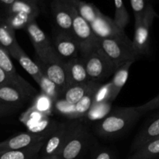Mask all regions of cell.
<instances>
[{
    "label": "cell",
    "mask_w": 159,
    "mask_h": 159,
    "mask_svg": "<svg viewBox=\"0 0 159 159\" xmlns=\"http://www.w3.org/2000/svg\"><path fill=\"white\" fill-rule=\"evenodd\" d=\"M143 115L138 106L120 107L99 120L95 126V132L99 138H115L127 131Z\"/></svg>",
    "instance_id": "cell-1"
},
{
    "label": "cell",
    "mask_w": 159,
    "mask_h": 159,
    "mask_svg": "<svg viewBox=\"0 0 159 159\" xmlns=\"http://www.w3.org/2000/svg\"><path fill=\"white\" fill-rule=\"evenodd\" d=\"M96 139L85 123L75 120L74 125L58 155L61 159H79L94 146Z\"/></svg>",
    "instance_id": "cell-2"
},
{
    "label": "cell",
    "mask_w": 159,
    "mask_h": 159,
    "mask_svg": "<svg viewBox=\"0 0 159 159\" xmlns=\"http://www.w3.org/2000/svg\"><path fill=\"white\" fill-rule=\"evenodd\" d=\"M96 47L110 61L115 70L127 62H135L139 58L129 37L98 38Z\"/></svg>",
    "instance_id": "cell-3"
},
{
    "label": "cell",
    "mask_w": 159,
    "mask_h": 159,
    "mask_svg": "<svg viewBox=\"0 0 159 159\" xmlns=\"http://www.w3.org/2000/svg\"><path fill=\"white\" fill-rule=\"evenodd\" d=\"M39 5L37 0H16L8 12L6 20L15 30L26 29L40 14Z\"/></svg>",
    "instance_id": "cell-4"
},
{
    "label": "cell",
    "mask_w": 159,
    "mask_h": 159,
    "mask_svg": "<svg viewBox=\"0 0 159 159\" xmlns=\"http://www.w3.org/2000/svg\"><path fill=\"white\" fill-rule=\"evenodd\" d=\"M153 6L148 2L145 12L141 21L135 23L134 35L132 44L138 57L147 56L150 54V31L154 20L158 17Z\"/></svg>",
    "instance_id": "cell-5"
},
{
    "label": "cell",
    "mask_w": 159,
    "mask_h": 159,
    "mask_svg": "<svg viewBox=\"0 0 159 159\" xmlns=\"http://www.w3.org/2000/svg\"><path fill=\"white\" fill-rule=\"evenodd\" d=\"M81 57L85 65L89 80L91 82L101 83L116 71L110 61L97 47Z\"/></svg>",
    "instance_id": "cell-6"
},
{
    "label": "cell",
    "mask_w": 159,
    "mask_h": 159,
    "mask_svg": "<svg viewBox=\"0 0 159 159\" xmlns=\"http://www.w3.org/2000/svg\"><path fill=\"white\" fill-rule=\"evenodd\" d=\"M26 30L35 50L37 60L41 62H47L61 58L56 53L52 42L38 26L37 20L30 23L26 26Z\"/></svg>",
    "instance_id": "cell-7"
},
{
    "label": "cell",
    "mask_w": 159,
    "mask_h": 159,
    "mask_svg": "<svg viewBox=\"0 0 159 159\" xmlns=\"http://www.w3.org/2000/svg\"><path fill=\"white\" fill-rule=\"evenodd\" d=\"M71 33L79 46V57H83L96 48L97 37L95 35L89 23L78 13L75 8Z\"/></svg>",
    "instance_id": "cell-8"
},
{
    "label": "cell",
    "mask_w": 159,
    "mask_h": 159,
    "mask_svg": "<svg viewBox=\"0 0 159 159\" xmlns=\"http://www.w3.org/2000/svg\"><path fill=\"white\" fill-rule=\"evenodd\" d=\"M75 120L57 123L55 128L47 138L39 153L40 159L58 155L72 129Z\"/></svg>",
    "instance_id": "cell-9"
},
{
    "label": "cell",
    "mask_w": 159,
    "mask_h": 159,
    "mask_svg": "<svg viewBox=\"0 0 159 159\" xmlns=\"http://www.w3.org/2000/svg\"><path fill=\"white\" fill-rule=\"evenodd\" d=\"M37 96V91L30 84H9L0 86V104L22 107Z\"/></svg>",
    "instance_id": "cell-10"
},
{
    "label": "cell",
    "mask_w": 159,
    "mask_h": 159,
    "mask_svg": "<svg viewBox=\"0 0 159 159\" xmlns=\"http://www.w3.org/2000/svg\"><path fill=\"white\" fill-rule=\"evenodd\" d=\"M37 63L43 74L56 85L60 95H61L65 89L69 85L65 61L61 58L47 62H41L37 60Z\"/></svg>",
    "instance_id": "cell-11"
},
{
    "label": "cell",
    "mask_w": 159,
    "mask_h": 159,
    "mask_svg": "<svg viewBox=\"0 0 159 159\" xmlns=\"http://www.w3.org/2000/svg\"><path fill=\"white\" fill-rule=\"evenodd\" d=\"M51 10L58 31L72 34L73 6L67 0H51Z\"/></svg>",
    "instance_id": "cell-12"
},
{
    "label": "cell",
    "mask_w": 159,
    "mask_h": 159,
    "mask_svg": "<svg viewBox=\"0 0 159 159\" xmlns=\"http://www.w3.org/2000/svg\"><path fill=\"white\" fill-rule=\"evenodd\" d=\"M51 133L36 134L28 131L18 134L0 142V151L20 150L33 147L38 143L47 140Z\"/></svg>",
    "instance_id": "cell-13"
},
{
    "label": "cell",
    "mask_w": 159,
    "mask_h": 159,
    "mask_svg": "<svg viewBox=\"0 0 159 159\" xmlns=\"http://www.w3.org/2000/svg\"><path fill=\"white\" fill-rule=\"evenodd\" d=\"M97 38H127L124 30L116 24L113 19L100 13L90 24Z\"/></svg>",
    "instance_id": "cell-14"
},
{
    "label": "cell",
    "mask_w": 159,
    "mask_h": 159,
    "mask_svg": "<svg viewBox=\"0 0 159 159\" xmlns=\"http://www.w3.org/2000/svg\"><path fill=\"white\" fill-rule=\"evenodd\" d=\"M52 43L57 55L65 61L79 57V46L72 34L58 31Z\"/></svg>",
    "instance_id": "cell-15"
},
{
    "label": "cell",
    "mask_w": 159,
    "mask_h": 159,
    "mask_svg": "<svg viewBox=\"0 0 159 159\" xmlns=\"http://www.w3.org/2000/svg\"><path fill=\"white\" fill-rule=\"evenodd\" d=\"M102 83H97L91 81L85 83L70 85L61 93L59 99H62L64 102L68 105H75L78 103L81 99L86 96L89 93L99 88Z\"/></svg>",
    "instance_id": "cell-16"
},
{
    "label": "cell",
    "mask_w": 159,
    "mask_h": 159,
    "mask_svg": "<svg viewBox=\"0 0 159 159\" xmlns=\"http://www.w3.org/2000/svg\"><path fill=\"white\" fill-rule=\"evenodd\" d=\"M9 55L19 62L22 68L33 78V79L37 83L40 81L42 76L43 75L41 69L37 65V62L34 61L26 54V53L23 51V49L20 46V44H18L13 48V50L9 53Z\"/></svg>",
    "instance_id": "cell-17"
},
{
    "label": "cell",
    "mask_w": 159,
    "mask_h": 159,
    "mask_svg": "<svg viewBox=\"0 0 159 159\" xmlns=\"http://www.w3.org/2000/svg\"><path fill=\"white\" fill-rule=\"evenodd\" d=\"M157 138H159V115L153 120L146 124L136 135L130 146V153H133L149 141Z\"/></svg>",
    "instance_id": "cell-18"
},
{
    "label": "cell",
    "mask_w": 159,
    "mask_h": 159,
    "mask_svg": "<svg viewBox=\"0 0 159 159\" xmlns=\"http://www.w3.org/2000/svg\"><path fill=\"white\" fill-rule=\"evenodd\" d=\"M65 66L69 85L85 83L89 81L85 65L81 57L65 61Z\"/></svg>",
    "instance_id": "cell-19"
},
{
    "label": "cell",
    "mask_w": 159,
    "mask_h": 159,
    "mask_svg": "<svg viewBox=\"0 0 159 159\" xmlns=\"http://www.w3.org/2000/svg\"><path fill=\"white\" fill-rule=\"evenodd\" d=\"M134 63V61H129L124 64V65L117 68L113 74V79L110 82V96H111L112 102L116 99L121 89L125 85L129 77V71Z\"/></svg>",
    "instance_id": "cell-20"
},
{
    "label": "cell",
    "mask_w": 159,
    "mask_h": 159,
    "mask_svg": "<svg viewBox=\"0 0 159 159\" xmlns=\"http://www.w3.org/2000/svg\"><path fill=\"white\" fill-rule=\"evenodd\" d=\"M45 141L26 149L0 151V159H37Z\"/></svg>",
    "instance_id": "cell-21"
},
{
    "label": "cell",
    "mask_w": 159,
    "mask_h": 159,
    "mask_svg": "<svg viewBox=\"0 0 159 159\" xmlns=\"http://www.w3.org/2000/svg\"><path fill=\"white\" fill-rule=\"evenodd\" d=\"M78 13L89 24H91L100 13V10L93 3H89L82 0H67Z\"/></svg>",
    "instance_id": "cell-22"
},
{
    "label": "cell",
    "mask_w": 159,
    "mask_h": 159,
    "mask_svg": "<svg viewBox=\"0 0 159 159\" xmlns=\"http://www.w3.org/2000/svg\"><path fill=\"white\" fill-rule=\"evenodd\" d=\"M15 30L6 20H0V46L9 53L18 45Z\"/></svg>",
    "instance_id": "cell-23"
},
{
    "label": "cell",
    "mask_w": 159,
    "mask_h": 159,
    "mask_svg": "<svg viewBox=\"0 0 159 159\" xmlns=\"http://www.w3.org/2000/svg\"><path fill=\"white\" fill-rule=\"evenodd\" d=\"M159 138L149 141L130 154L127 159H158Z\"/></svg>",
    "instance_id": "cell-24"
},
{
    "label": "cell",
    "mask_w": 159,
    "mask_h": 159,
    "mask_svg": "<svg viewBox=\"0 0 159 159\" xmlns=\"http://www.w3.org/2000/svg\"><path fill=\"white\" fill-rule=\"evenodd\" d=\"M0 68L15 82L18 83L26 82V81L16 72L9 52L1 46H0Z\"/></svg>",
    "instance_id": "cell-25"
},
{
    "label": "cell",
    "mask_w": 159,
    "mask_h": 159,
    "mask_svg": "<svg viewBox=\"0 0 159 159\" xmlns=\"http://www.w3.org/2000/svg\"><path fill=\"white\" fill-rule=\"evenodd\" d=\"M115 6V13L113 20L119 27L124 30L130 22V16L124 5V0H113Z\"/></svg>",
    "instance_id": "cell-26"
},
{
    "label": "cell",
    "mask_w": 159,
    "mask_h": 159,
    "mask_svg": "<svg viewBox=\"0 0 159 159\" xmlns=\"http://www.w3.org/2000/svg\"><path fill=\"white\" fill-rule=\"evenodd\" d=\"M37 85L40 86L41 93L49 97L54 102L60 97V93L56 85L52 82H51L44 75L37 82Z\"/></svg>",
    "instance_id": "cell-27"
},
{
    "label": "cell",
    "mask_w": 159,
    "mask_h": 159,
    "mask_svg": "<svg viewBox=\"0 0 159 159\" xmlns=\"http://www.w3.org/2000/svg\"><path fill=\"white\" fill-rule=\"evenodd\" d=\"M111 102H104L98 105L92 106L89 111L87 113V118L90 120H97L105 117L110 113L111 110Z\"/></svg>",
    "instance_id": "cell-28"
},
{
    "label": "cell",
    "mask_w": 159,
    "mask_h": 159,
    "mask_svg": "<svg viewBox=\"0 0 159 159\" xmlns=\"http://www.w3.org/2000/svg\"><path fill=\"white\" fill-rule=\"evenodd\" d=\"M54 103V102L49 97L43 95V93H40V95L36 96L32 107L40 113H43L48 116L52 111Z\"/></svg>",
    "instance_id": "cell-29"
},
{
    "label": "cell",
    "mask_w": 159,
    "mask_h": 159,
    "mask_svg": "<svg viewBox=\"0 0 159 159\" xmlns=\"http://www.w3.org/2000/svg\"><path fill=\"white\" fill-rule=\"evenodd\" d=\"M111 102V96H110V82L106 84H102L96 92L93 99V105L104 103V102Z\"/></svg>",
    "instance_id": "cell-30"
},
{
    "label": "cell",
    "mask_w": 159,
    "mask_h": 159,
    "mask_svg": "<svg viewBox=\"0 0 159 159\" xmlns=\"http://www.w3.org/2000/svg\"><path fill=\"white\" fill-rule=\"evenodd\" d=\"M131 9L134 16L135 23L141 21L148 4L147 0H130Z\"/></svg>",
    "instance_id": "cell-31"
},
{
    "label": "cell",
    "mask_w": 159,
    "mask_h": 159,
    "mask_svg": "<svg viewBox=\"0 0 159 159\" xmlns=\"http://www.w3.org/2000/svg\"><path fill=\"white\" fill-rule=\"evenodd\" d=\"M91 159H116V155L108 148H98L93 152Z\"/></svg>",
    "instance_id": "cell-32"
},
{
    "label": "cell",
    "mask_w": 159,
    "mask_h": 159,
    "mask_svg": "<svg viewBox=\"0 0 159 159\" xmlns=\"http://www.w3.org/2000/svg\"><path fill=\"white\" fill-rule=\"evenodd\" d=\"M138 107H139L141 111L144 114L149 111H152V110L159 109V94L157 96H155V98L151 99L150 101L146 102V103L141 106H138Z\"/></svg>",
    "instance_id": "cell-33"
},
{
    "label": "cell",
    "mask_w": 159,
    "mask_h": 159,
    "mask_svg": "<svg viewBox=\"0 0 159 159\" xmlns=\"http://www.w3.org/2000/svg\"><path fill=\"white\" fill-rule=\"evenodd\" d=\"M16 0H0V20H6V16Z\"/></svg>",
    "instance_id": "cell-34"
},
{
    "label": "cell",
    "mask_w": 159,
    "mask_h": 159,
    "mask_svg": "<svg viewBox=\"0 0 159 159\" xmlns=\"http://www.w3.org/2000/svg\"><path fill=\"white\" fill-rule=\"evenodd\" d=\"M20 108L21 107H13V106L0 104V118L9 116L11 114H13L17 110H20Z\"/></svg>",
    "instance_id": "cell-35"
},
{
    "label": "cell",
    "mask_w": 159,
    "mask_h": 159,
    "mask_svg": "<svg viewBox=\"0 0 159 159\" xmlns=\"http://www.w3.org/2000/svg\"><path fill=\"white\" fill-rule=\"evenodd\" d=\"M9 84H17V85H28L30 83L27 82L25 83H18V82H15L12 80L1 68H0V86L5 85H9Z\"/></svg>",
    "instance_id": "cell-36"
},
{
    "label": "cell",
    "mask_w": 159,
    "mask_h": 159,
    "mask_svg": "<svg viewBox=\"0 0 159 159\" xmlns=\"http://www.w3.org/2000/svg\"><path fill=\"white\" fill-rule=\"evenodd\" d=\"M43 159H61L59 158L57 155H55V156H51V157H48V158H43Z\"/></svg>",
    "instance_id": "cell-37"
},
{
    "label": "cell",
    "mask_w": 159,
    "mask_h": 159,
    "mask_svg": "<svg viewBox=\"0 0 159 159\" xmlns=\"http://www.w3.org/2000/svg\"><path fill=\"white\" fill-rule=\"evenodd\" d=\"M37 2H39V3H40V2H42V1H43V0H37Z\"/></svg>",
    "instance_id": "cell-38"
},
{
    "label": "cell",
    "mask_w": 159,
    "mask_h": 159,
    "mask_svg": "<svg viewBox=\"0 0 159 159\" xmlns=\"http://www.w3.org/2000/svg\"><path fill=\"white\" fill-rule=\"evenodd\" d=\"M158 17H159V16H158Z\"/></svg>",
    "instance_id": "cell-39"
}]
</instances>
